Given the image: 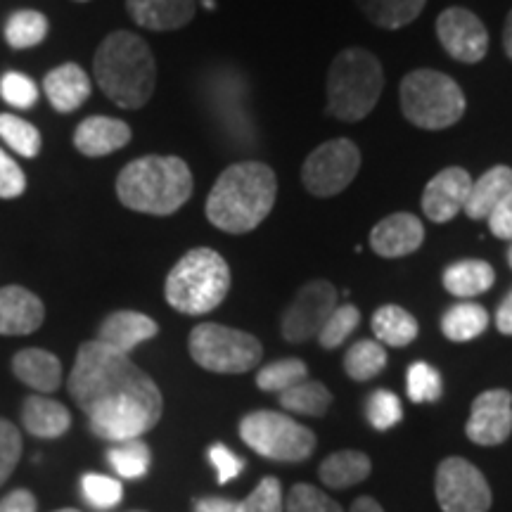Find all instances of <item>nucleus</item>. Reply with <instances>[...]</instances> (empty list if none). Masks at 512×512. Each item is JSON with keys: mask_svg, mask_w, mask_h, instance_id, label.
<instances>
[{"mask_svg": "<svg viewBox=\"0 0 512 512\" xmlns=\"http://www.w3.org/2000/svg\"><path fill=\"white\" fill-rule=\"evenodd\" d=\"M36 498L27 489L12 491L0 501V512H36Z\"/></svg>", "mask_w": 512, "mask_h": 512, "instance_id": "obj_47", "label": "nucleus"}, {"mask_svg": "<svg viewBox=\"0 0 512 512\" xmlns=\"http://www.w3.org/2000/svg\"><path fill=\"white\" fill-rule=\"evenodd\" d=\"M230 290V268L219 252L209 247L190 249L166 275L164 294L171 309L185 316L214 311Z\"/></svg>", "mask_w": 512, "mask_h": 512, "instance_id": "obj_5", "label": "nucleus"}, {"mask_svg": "<svg viewBox=\"0 0 512 512\" xmlns=\"http://www.w3.org/2000/svg\"><path fill=\"white\" fill-rule=\"evenodd\" d=\"M330 403L332 394L328 392V387L316 380H309V377L280 394V406L285 411L297 415H311V418H320V415L328 413Z\"/></svg>", "mask_w": 512, "mask_h": 512, "instance_id": "obj_30", "label": "nucleus"}, {"mask_svg": "<svg viewBox=\"0 0 512 512\" xmlns=\"http://www.w3.org/2000/svg\"><path fill=\"white\" fill-rule=\"evenodd\" d=\"M437 501L444 512H489V482L470 460L446 458L437 467Z\"/></svg>", "mask_w": 512, "mask_h": 512, "instance_id": "obj_11", "label": "nucleus"}, {"mask_svg": "<svg viewBox=\"0 0 512 512\" xmlns=\"http://www.w3.org/2000/svg\"><path fill=\"white\" fill-rule=\"evenodd\" d=\"M361 169V150L347 138L318 145L302 166L304 188L316 197H332L347 190Z\"/></svg>", "mask_w": 512, "mask_h": 512, "instance_id": "obj_10", "label": "nucleus"}, {"mask_svg": "<svg viewBox=\"0 0 512 512\" xmlns=\"http://www.w3.org/2000/svg\"><path fill=\"white\" fill-rule=\"evenodd\" d=\"M238 512H285L283 486L275 477H266L245 501L238 503Z\"/></svg>", "mask_w": 512, "mask_h": 512, "instance_id": "obj_40", "label": "nucleus"}, {"mask_svg": "<svg viewBox=\"0 0 512 512\" xmlns=\"http://www.w3.org/2000/svg\"><path fill=\"white\" fill-rule=\"evenodd\" d=\"M401 112L413 126L425 131H444L465 114V93L448 74L434 69H415L401 81Z\"/></svg>", "mask_w": 512, "mask_h": 512, "instance_id": "obj_7", "label": "nucleus"}, {"mask_svg": "<svg viewBox=\"0 0 512 512\" xmlns=\"http://www.w3.org/2000/svg\"><path fill=\"white\" fill-rule=\"evenodd\" d=\"M337 309V290L328 280H311L297 292L283 313V337L292 344L318 337L330 313Z\"/></svg>", "mask_w": 512, "mask_h": 512, "instance_id": "obj_12", "label": "nucleus"}, {"mask_svg": "<svg viewBox=\"0 0 512 512\" xmlns=\"http://www.w3.org/2000/svg\"><path fill=\"white\" fill-rule=\"evenodd\" d=\"M370 458L361 451H337L320 465V482L330 489H347L370 475Z\"/></svg>", "mask_w": 512, "mask_h": 512, "instance_id": "obj_27", "label": "nucleus"}, {"mask_svg": "<svg viewBox=\"0 0 512 512\" xmlns=\"http://www.w3.org/2000/svg\"><path fill=\"white\" fill-rule=\"evenodd\" d=\"M472 188V176L460 166H448L422 192V214L434 223H448L463 211Z\"/></svg>", "mask_w": 512, "mask_h": 512, "instance_id": "obj_15", "label": "nucleus"}, {"mask_svg": "<svg viewBox=\"0 0 512 512\" xmlns=\"http://www.w3.org/2000/svg\"><path fill=\"white\" fill-rule=\"evenodd\" d=\"M406 387H408V399L413 403H434L439 401L444 382H441V375L437 368L425 361H418L408 368Z\"/></svg>", "mask_w": 512, "mask_h": 512, "instance_id": "obj_37", "label": "nucleus"}, {"mask_svg": "<svg viewBox=\"0 0 512 512\" xmlns=\"http://www.w3.org/2000/svg\"><path fill=\"white\" fill-rule=\"evenodd\" d=\"M503 48L512 60V10H510L508 19H505V27H503Z\"/></svg>", "mask_w": 512, "mask_h": 512, "instance_id": "obj_51", "label": "nucleus"}, {"mask_svg": "<svg viewBox=\"0 0 512 512\" xmlns=\"http://www.w3.org/2000/svg\"><path fill=\"white\" fill-rule=\"evenodd\" d=\"M358 10L380 29H403L420 17L427 0H356Z\"/></svg>", "mask_w": 512, "mask_h": 512, "instance_id": "obj_26", "label": "nucleus"}, {"mask_svg": "<svg viewBox=\"0 0 512 512\" xmlns=\"http://www.w3.org/2000/svg\"><path fill=\"white\" fill-rule=\"evenodd\" d=\"M508 264H510V268H512V245H510V249H508Z\"/></svg>", "mask_w": 512, "mask_h": 512, "instance_id": "obj_53", "label": "nucleus"}, {"mask_svg": "<svg viewBox=\"0 0 512 512\" xmlns=\"http://www.w3.org/2000/svg\"><path fill=\"white\" fill-rule=\"evenodd\" d=\"M437 38L453 60L463 64L482 62L489 53V31L475 12L446 8L437 17Z\"/></svg>", "mask_w": 512, "mask_h": 512, "instance_id": "obj_13", "label": "nucleus"}, {"mask_svg": "<svg viewBox=\"0 0 512 512\" xmlns=\"http://www.w3.org/2000/svg\"><path fill=\"white\" fill-rule=\"evenodd\" d=\"M287 512H344L342 505L311 484H294L285 505Z\"/></svg>", "mask_w": 512, "mask_h": 512, "instance_id": "obj_39", "label": "nucleus"}, {"mask_svg": "<svg viewBox=\"0 0 512 512\" xmlns=\"http://www.w3.org/2000/svg\"><path fill=\"white\" fill-rule=\"evenodd\" d=\"M0 138L8 143L17 155L34 159L41 152V133L34 124L15 117V114H0Z\"/></svg>", "mask_w": 512, "mask_h": 512, "instance_id": "obj_35", "label": "nucleus"}, {"mask_svg": "<svg viewBox=\"0 0 512 512\" xmlns=\"http://www.w3.org/2000/svg\"><path fill=\"white\" fill-rule=\"evenodd\" d=\"M131 140V126L112 117H88L74 131V147L86 157H107Z\"/></svg>", "mask_w": 512, "mask_h": 512, "instance_id": "obj_19", "label": "nucleus"}, {"mask_svg": "<svg viewBox=\"0 0 512 512\" xmlns=\"http://www.w3.org/2000/svg\"><path fill=\"white\" fill-rule=\"evenodd\" d=\"M202 5H204V8H207V10H214V8H216L214 0H202Z\"/></svg>", "mask_w": 512, "mask_h": 512, "instance_id": "obj_52", "label": "nucleus"}, {"mask_svg": "<svg viewBox=\"0 0 512 512\" xmlns=\"http://www.w3.org/2000/svg\"><path fill=\"white\" fill-rule=\"evenodd\" d=\"M486 223H489V230L498 240H512V192L491 211Z\"/></svg>", "mask_w": 512, "mask_h": 512, "instance_id": "obj_46", "label": "nucleus"}, {"mask_svg": "<svg viewBox=\"0 0 512 512\" xmlns=\"http://www.w3.org/2000/svg\"><path fill=\"white\" fill-rule=\"evenodd\" d=\"M46 309L27 287H0V335H31L43 325Z\"/></svg>", "mask_w": 512, "mask_h": 512, "instance_id": "obj_17", "label": "nucleus"}, {"mask_svg": "<svg viewBox=\"0 0 512 512\" xmlns=\"http://www.w3.org/2000/svg\"><path fill=\"white\" fill-rule=\"evenodd\" d=\"M55 512H81V510H74V508H62V510H55Z\"/></svg>", "mask_w": 512, "mask_h": 512, "instance_id": "obj_54", "label": "nucleus"}, {"mask_svg": "<svg viewBox=\"0 0 512 512\" xmlns=\"http://www.w3.org/2000/svg\"><path fill=\"white\" fill-rule=\"evenodd\" d=\"M0 95L3 100L19 110H29L38 102V86L27 74L8 72L0 79Z\"/></svg>", "mask_w": 512, "mask_h": 512, "instance_id": "obj_42", "label": "nucleus"}, {"mask_svg": "<svg viewBox=\"0 0 512 512\" xmlns=\"http://www.w3.org/2000/svg\"><path fill=\"white\" fill-rule=\"evenodd\" d=\"M192 512H238V503L228 501V498H200L195 501Z\"/></svg>", "mask_w": 512, "mask_h": 512, "instance_id": "obj_48", "label": "nucleus"}, {"mask_svg": "<svg viewBox=\"0 0 512 512\" xmlns=\"http://www.w3.org/2000/svg\"><path fill=\"white\" fill-rule=\"evenodd\" d=\"M159 325L150 316L138 311H114L102 320L98 330V342L119 354L128 356L138 344L157 337Z\"/></svg>", "mask_w": 512, "mask_h": 512, "instance_id": "obj_18", "label": "nucleus"}, {"mask_svg": "<svg viewBox=\"0 0 512 512\" xmlns=\"http://www.w3.org/2000/svg\"><path fill=\"white\" fill-rule=\"evenodd\" d=\"M309 377V368L299 358H283V361L268 363L256 373V387L261 392H275L283 394L294 384L304 382Z\"/></svg>", "mask_w": 512, "mask_h": 512, "instance_id": "obj_33", "label": "nucleus"}, {"mask_svg": "<svg viewBox=\"0 0 512 512\" xmlns=\"http://www.w3.org/2000/svg\"><path fill=\"white\" fill-rule=\"evenodd\" d=\"M12 370L19 382L36 389L38 394H50L60 387L62 366L60 358L46 349H24L12 358Z\"/></svg>", "mask_w": 512, "mask_h": 512, "instance_id": "obj_23", "label": "nucleus"}, {"mask_svg": "<svg viewBox=\"0 0 512 512\" xmlns=\"http://www.w3.org/2000/svg\"><path fill=\"white\" fill-rule=\"evenodd\" d=\"M24 190H27V176L0 147V200H15Z\"/></svg>", "mask_w": 512, "mask_h": 512, "instance_id": "obj_44", "label": "nucleus"}, {"mask_svg": "<svg viewBox=\"0 0 512 512\" xmlns=\"http://www.w3.org/2000/svg\"><path fill=\"white\" fill-rule=\"evenodd\" d=\"M240 437L261 458L302 463L316 448V434L285 413L254 411L242 418Z\"/></svg>", "mask_w": 512, "mask_h": 512, "instance_id": "obj_9", "label": "nucleus"}, {"mask_svg": "<svg viewBox=\"0 0 512 512\" xmlns=\"http://www.w3.org/2000/svg\"><path fill=\"white\" fill-rule=\"evenodd\" d=\"M209 460L211 465L216 467V472H219V484H228L230 479L240 477L242 467H245V460L235 456V453L223 444H214L209 448Z\"/></svg>", "mask_w": 512, "mask_h": 512, "instance_id": "obj_45", "label": "nucleus"}, {"mask_svg": "<svg viewBox=\"0 0 512 512\" xmlns=\"http://www.w3.org/2000/svg\"><path fill=\"white\" fill-rule=\"evenodd\" d=\"M43 91H46L50 105L55 107L57 112L69 114L91 98V76H88L79 64L67 62L55 67L53 72L46 74L43 79Z\"/></svg>", "mask_w": 512, "mask_h": 512, "instance_id": "obj_21", "label": "nucleus"}, {"mask_svg": "<svg viewBox=\"0 0 512 512\" xmlns=\"http://www.w3.org/2000/svg\"><path fill=\"white\" fill-rule=\"evenodd\" d=\"M358 323H361V311L354 304H342L330 313L316 339L323 349H337L347 342L351 332L358 328Z\"/></svg>", "mask_w": 512, "mask_h": 512, "instance_id": "obj_36", "label": "nucleus"}, {"mask_svg": "<svg viewBox=\"0 0 512 512\" xmlns=\"http://www.w3.org/2000/svg\"><path fill=\"white\" fill-rule=\"evenodd\" d=\"M48 36V19L38 10H17L5 22V41L12 50H29Z\"/></svg>", "mask_w": 512, "mask_h": 512, "instance_id": "obj_31", "label": "nucleus"}, {"mask_svg": "<svg viewBox=\"0 0 512 512\" xmlns=\"http://www.w3.org/2000/svg\"><path fill=\"white\" fill-rule=\"evenodd\" d=\"M441 280H444V287L448 294L467 299L491 290V285H494L496 280V273H494V266L486 264V261L465 259L448 266L444 275H441Z\"/></svg>", "mask_w": 512, "mask_h": 512, "instance_id": "obj_25", "label": "nucleus"}, {"mask_svg": "<svg viewBox=\"0 0 512 512\" xmlns=\"http://www.w3.org/2000/svg\"><path fill=\"white\" fill-rule=\"evenodd\" d=\"M373 332L377 342L387 347H408L418 337V320L396 304L380 306L373 316Z\"/></svg>", "mask_w": 512, "mask_h": 512, "instance_id": "obj_28", "label": "nucleus"}, {"mask_svg": "<svg viewBox=\"0 0 512 512\" xmlns=\"http://www.w3.org/2000/svg\"><path fill=\"white\" fill-rule=\"evenodd\" d=\"M384 368H387V351L375 339H361V342L351 344L344 356V370L356 382L373 380Z\"/></svg>", "mask_w": 512, "mask_h": 512, "instance_id": "obj_32", "label": "nucleus"}, {"mask_svg": "<svg viewBox=\"0 0 512 512\" xmlns=\"http://www.w3.org/2000/svg\"><path fill=\"white\" fill-rule=\"evenodd\" d=\"M81 489H83V496H86V501L98 510L114 508V505L121 501V496H124L121 482L105 475H93V472L81 479Z\"/></svg>", "mask_w": 512, "mask_h": 512, "instance_id": "obj_41", "label": "nucleus"}, {"mask_svg": "<svg viewBox=\"0 0 512 512\" xmlns=\"http://www.w3.org/2000/svg\"><path fill=\"white\" fill-rule=\"evenodd\" d=\"M512 192V169L510 166H494V169L486 171L484 176H479L477 181H472L470 195L463 211L470 216L472 221H486L489 214L501 204L505 197Z\"/></svg>", "mask_w": 512, "mask_h": 512, "instance_id": "obj_22", "label": "nucleus"}, {"mask_svg": "<svg viewBox=\"0 0 512 512\" xmlns=\"http://www.w3.org/2000/svg\"><path fill=\"white\" fill-rule=\"evenodd\" d=\"M192 185V171L181 157L150 155L121 169L117 195L126 209L169 216L190 200Z\"/></svg>", "mask_w": 512, "mask_h": 512, "instance_id": "obj_4", "label": "nucleus"}, {"mask_svg": "<svg viewBox=\"0 0 512 512\" xmlns=\"http://www.w3.org/2000/svg\"><path fill=\"white\" fill-rule=\"evenodd\" d=\"M22 456V434L10 420L0 418V486L8 482Z\"/></svg>", "mask_w": 512, "mask_h": 512, "instance_id": "obj_43", "label": "nucleus"}, {"mask_svg": "<svg viewBox=\"0 0 512 512\" xmlns=\"http://www.w3.org/2000/svg\"><path fill=\"white\" fill-rule=\"evenodd\" d=\"M467 439L479 446H498L512 434V394L508 389H489L472 403L465 425Z\"/></svg>", "mask_w": 512, "mask_h": 512, "instance_id": "obj_14", "label": "nucleus"}, {"mask_svg": "<svg viewBox=\"0 0 512 512\" xmlns=\"http://www.w3.org/2000/svg\"><path fill=\"white\" fill-rule=\"evenodd\" d=\"M366 418L377 432L392 430V427L399 425L403 418V408H401L399 396H396L394 392H389V389H375V392L368 396Z\"/></svg>", "mask_w": 512, "mask_h": 512, "instance_id": "obj_38", "label": "nucleus"}, {"mask_svg": "<svg viewBox=\"0 0 512 512\" xmlns=\"http://www.w3.org/2000/svg\"><path fill=\"white\" fill-rule=\"evenodd\" d=\"M76 3H86V0H76Z\"/></svg>", "mask_w": 512, "mask_h": 512, "instance_id": "obj_55", "label": "nucleus"}, {"mask_svg": "<svg viewBox=\"0 0 512 512\" xmlns=\"http://www.w3.org/2000/svg\"><path fill=\"white\" fill-rule=\"evenodd\" d=\"M128 17L150 31H174L192 22L195 0H126Z\"/></svg>", "mask_w": 512, "mask_h": 512, "instance_id": "obj_20", "label": "nucleus"}, {"mask_svg": "<svg viewBox=\"0 0 512 512\" xmlns=\"http://www.w3.org/2000/svg\"><path fill=\"white\" fill-rule=\"evenodd\" d=\"M489 325V313L475 302H458L441 316V332L451 342H470Z\"/></svg>", "mask_w": 512, "mask_h": 512, "instance_id": "obj_29", "label": "nucleus"}, {"mask_svg": "<svg viewBox=\"0 0 512 512\" xmlns=\"http://www.w3.org/2000/svg\"><path fill=\"white\" fill-rule=\"evenodd\" d=\"M278 197V178L264 162L230 164L207 197V219L223 233H252L266 221Z\"/></svg>", "mask_w": 512, "mask_h": 512, "instance_id": "obj_2", "label": "nucleus"}, {"mask_svg": "<svg viewBox=\"0 0 512 512\" xmlns=\"http://www.w3.org/2000/svg\"><path fill=\"white\" fill-rule=\"evenodd\" d=\"M24 430L38 439H57L72 427V415L48 396H29L22 406Z\"/></svg>", "mask_w": 512, "mask_h": 512, "instance_id": "obj_24", "label": "nucleus"}, {"mask_svg": "<svg viewBox=\"0 0 512 512\" xmlns=\"http://www.w3.org/2000/svg\"><path fill=\"white\" fill-rule=\"evenodd\" d=\"M69 394L88 415L95 437L140 439L162 418V392L131 358L98 339L83 342L69 375Z\"/></svg>", "mask_w": 512, "mask_h": 512, "instance_id": "obj_1", "label": "nucleus"}, {"mask_svg": "<svg viewBox=\"0 0 512 512\" xmlns=\"http://www.w3.org/2000/svg\"><path fill=\"white\" fill-rule=\"evenodd\" d=\"M100 91L121 110H140L157 83V62L147 43L133 31H112L93 57Z\"/></svg>", "mask_w": 512, "mask_h": 512, "instance_id": "obj_3", "label": "nucleus"}, {"mask_svg": "<svg viewBox=\"0 0 512 512\" xmlns=\"http://www.w3.org/2000/svg\"><path fill=\"white\" fill-rule=\"evenodd\" d=\"M110 465L114 472H119V477L124 479H138L150 470L152 453L150 446L143 439H128L119 441L117 446L110 448Z\"/></svg>", "mask_w": 512, "mask_h": 512, "instance_id": "obj_34", "label": "nucleus"}, {"mask_svg": "<svg viewBox=\"0 0 512 512\" xmlns=\"http://www.w3.org/2000/svg\"><path fill=\"white\" fill-rule=\"evenodd\" d=\"M384 88V69L366 48L342 50L328 72V112L339 121L366 119Z\"/></svg>", "mask_w": 512, "mask_h": 512, "instance_id": "obj_6", "label": "nucleus"}, {"mask_svg": "<svg viewBox=\"0 0 512 512\" xmlns=\"http://www.w3.org/2000/svg\"><path fill=\"white\" fill-rule=\"evenodd\" d=\"M190 356L197 366L219 375H242L259 366L264 347L249 332L202 323L190 332Z\"/></svg>", "mask_w": 512, "mask_h": 512, "instance_id": "obj_8", "label": "nucleus"}, {"mask_svg": "<svg viewBox=\"0 0 512 512\" xmlns=\"http://www.w3.org/2000/svg\"><path fill=\"white\" fill-rule=\"evenodd\" d=\"M422 242H425V226L418 216L406 211L377 221V226L370 230V247L382 259H401L418 252Z\"/></svg>", "mask_w": 512, "mask_h": 512, "instance_id": "obj_16", "label": "nucleus"}, {"mask_svg": "<svg viewBox=\"0 0 512 512\" xmlns=\"http://www.w3.org/2000/svg\"><path fill=\"white\" fill-rule=\"evenodd\" d=\"M496 328L503 332V335H512V290L508 297L503 299L501 306L496 311Z\"/></svg>", "mask_w": 512, "mask_h": 512, "instance_id": "obj_49", "label": "nucleus"}, {"mask_svg": "<svg viewBox=\"0 0 512 512\" xmlns=\"http://www.w3.org/2000/svg\"><path fill=\"white\" fill-rule=\"evenodd\" d=\"M349 512H384L382 505L375 501V498L370 496H363V498H356L354 505H351Z\"/></svg>", "mask_w": 512, "mask_h": 512, "instance_id": "obj_50", "label": "nucleus"}]
</instances>
